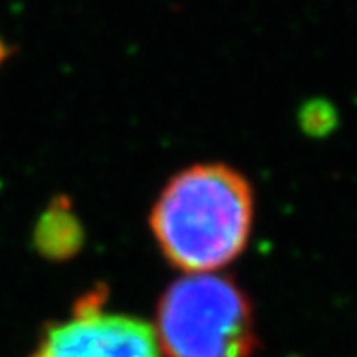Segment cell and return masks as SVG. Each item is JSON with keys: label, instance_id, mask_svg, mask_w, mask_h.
I'll list each match as a JSON object with an SVG mask.
<instances>
[{"label": "cell", "instance_id": "6da1fadb", "mask_svg": "<svg viewBox=\"0 0 357 357\" xmlns=\"http://www.w3.org/2000/svg\"><path fill=\"white\" fill-rule=\"evenodd\" d=\"M252 220L255 192L243 173L201 163L167 183L151 211V232L173 266L204 274L243 255Z\"/></svg>", "mask_w": 357, "mask_h": 357}, {"label": "cell", "instance_id": "7a4b0ae2", "mask_svg": "<svg viewBox=\"0 0 357 357\" xmlns=\"http://www.w3.org/2000/svg\"><path fill=\"white\" fill-rule=\"evenodd\" d=\"M151 328L163 357H252L258 349L248 296L217 272L173 282L157 304Z\"/></svg>", "mask_w": 357, "mask_h": 357}, {"label": "cell", "instance_id": "3957f363", "mask_svg": "<svg viewBox=\"0 0 357 357\" xmlns=\"http://www.w3.org/2000/svg\"><path fill=\"white\" fill-rule=\"evenodd\" d=\"M28 357H161V351L149 324L107 310L103 292L96 290L52 324Z\"/></svg>", "mask_w": 357, "mask_h": 357}]
</instances>
